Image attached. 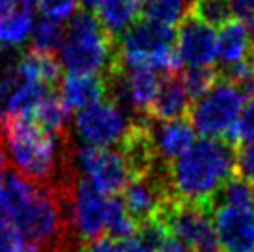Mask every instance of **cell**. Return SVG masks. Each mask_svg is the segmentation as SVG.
<instances>
[{
    "label": "cell",
    "mask_w": 254,
    "mask_h": 252,
    "mask_svg": "<svg viewBox=\"0 0 254 252\" xmlns=\"http://www.w3.org/2000/svg\"><path fill=\"white\" fill-rule=\"evenodd\" d=\"M0 139L13 171L30 182L58 188L74 178L67 135L56 137L34 119L11 115L0 121Z\"/></svg>",
    "instance_id": "1"
},
{
    "label": "cell",
    "mask_w": 254,
    "mask_h": 252,
    "mask_svg": "<svg viewBox=\"0 0 254 252\" xmlns=\"http://www.w3.org/2000/svg\"><path fill=\"white\" fill-rule=\"evenodd\" d=\"M238 147L225 139H198L169 165L171 195L212 210L221 186L236 173ZM213 211V210H212Z\"/></svg>",
    "instance_id": "2"
},
{
    "label": "cell",
    "mask_w": 254,
    "mask_h": 252,
    "mask_svg": "<svg viewBox=\"0 0 254 252\" xmlns=\"http://www.w3.org/2000/svg\"><path fill=\"white\" fill-rule=\"evenodd\" d=\"M58 63L67 74H95L102 78L117 65L115 39L102 28L93 11L80 9L72 15L58 50Z\"/></svg>",
    "instance_id": "3"
},
{
    "label": "cell",
    "mask_w": 254,
    "mask_h": 252,
    "mask_svg": "<svg viewBox=\"0 0 254 252\" xmlns=\"http://www.w3.org/2000/svg\"><path fill=\"white\" fill-rule=\"evenodd\" d=\"M117 65L123 69L175 74L180 62L175 52V30L163 24L139 19L119 35L115 43Z\"/></svg>",
    "instance_id": "4"
},
{
    "label": "cell",
    "mask_w": 254,
    "mask_h": 252,
    "mask_svg": "<svg viewBox=\"0 0 254 252\" xmlns=\"http://www.w3.org/2000/svg\"><path fill=\"white\" fill-rule=\"evenodd\" d=\"M13 226L28 245L60 247L69 241V230L60 206L58 193L52 188L37 186L36 193L9 215Z\"/></svg>",
    "instance_id": "5"
},
{
    "label": "cell",
    "mask_w": 254,
    "mask_h": 252,
    "mask_svg": "<svg viewBox=\"0 0 254 252\" xmlns=\"http://www.w3.org/2000/svg\"><path fill=\"white\" fill-rule=\"evenodd\" d=\"M245 100L247 98L236 85L219 78L204 97L190 104L188 121L195 133H200L204 139L228 141Z\"/></svg>",
    "instance_id": "6"
},
{
    "label": "cell",
    "mask_w": 254,
    "mask_h": 252,
    "mask_svg": "<svg viewBox=\"0 0 254 252\" xmlns=\"http://www.w3.org/2000/svg\"><path fill=\"white\" fill-rule=\"evenodd\" d=\"M69 161L74 173L82 175L95 191L104 196H117L130 182V169L117 148H95L78 145L69 148Z\"/></svg>",
    "instance_id": "7"
},
{
    "label": "cell",
    "mask_w": 254,
    "mask_h": 252,
    "mask_svg": "<svg viewBox=\"0 0 254 252\" xmlns=\"http://www.w3.org/2000/svg\"><path fill=\"white\" fill-rule=\"evenodd\" d=\"M135 125L139 123L130 119L112 100L104 98L97 104L76 112L72 121V132L80 145L95 148H119Z\"/></svg>",
    "instance_id": "8"
},
{
    "label": "cell",
    "mask_w": 254,
    "mask_h": 252,
    "mask_svg": "<svg viewBox=\"0 0 254 252\" xmlns=\"http://www.w3.org/2000/svg\"><path fill=\"white\" fill-rule=\"evenodd\" d=\"M154 219L162 221L191 252H219L213 211L210 208L171 198Z\"/></svg>",
    "instance_id": "9"
},
{
    "label": "cell",
    "mask_w": 254,
    "mask_h": 252,
    "mask_svg": "<svg viewBox=\"0 0 254 252\" xmlns=\"http://www.w3.org/2000/svg\"><path fill=\"white\" fill-rule=\"evenodd\" d=\"M175 52L188 69L212 67L215 62V30L190 15L175 34Z\"/></svg>",
    "instance_id": "10"
},
{
    "label": "cell",
    "mask_w": 254,
    "mask_h": 252,
    "mask_svg": "<svg viewBox=\"0 0 254 252\" xmlns=\"http://www.w3.org/2000/svg\"><path fill=\"white\" fill-rule=\"evenodd\" d=\"M147 130L156 161L163 167H169L195 143V130L186 117L175 121H148Z\"/></svg>",
    "instance_id": "11"
},
{
    "label": "cell",
    "mask_w": 254,
    "mask_h": 252,
    "mask_svg": "<svg viewBox=\"0 0 254 252\" xmlns=\"http://www.w3.org/2000/svg\"><path fill=\"white\" fill-rule=\"evenodd\" d=\"M213 228L219 247L225 252H254V210L215 208Z\"/></svg>",
    "instance_id": "12"
},
{
    "label": "cell",
    "mask_w": 254,
    "mask_h": 252,
    "mask_svg": "<svg viewBox=\"0 0 254 252\" xmlns=\"http://www.w3.org/2000/svg\"><path fill=\"white\" fill-rule=\"evenodd\" d=\"M190 110V97L186 93L182 76L165 74L158 82V91L148 110L150 121H175L186 117Z\"/></svg>",
    "instance_id": "13"
},
{
    "label": "cell",
    "mask_w": 254,
    "mask_h": 252,
    "mask_svg": "<svg viewBox=\"0 0 254 252\" xmlns=\"http://www.w3.org/2000/svg\"><path fill=\"white\" fill-rule=\"evenodd\" d=\"M60 97L69 112H80L106 98V82L95 74H65Z\"/></svg>",
    "instance_id": "14"
},
{
    "label": "cell",
    "mask_w": 254,
    "mask_h": 252,
    "mask_svg": "<svg viewBox=\"0 0 254 252\" xmlns=\"http://www.w3.org/2000/svg\"><path fill=\"white\" fill-rule=\"evenodd\" d=\"M15 72L24 84L43 85V87H54L60 82L62 67L52 54L41 52H24L15 60Z\"/></svg>",
    "instance_id": "15"
},
{
    "label": "cell",
    "mask_w": 254,
    "mask_h": 252,
    "mask_svg": "<svg viewBox=\"0 0 254 252\" xmlns=\"http://www.w3.org/2000/svg\"><path fill=\"white\" fill-rule=\"evenodd\" d=\"M251 54L245 22L232 19L223 24L215 34V60L221 67L241 62Z\"/></svg>",
    "instance_id": "16"
},
{
    "label": "cell",
    "mask_w": 254,
    "mask_h": 252,
    "mask_svg": "<svg viewBox=\"0 0 254 252\" xmlns=\"http://www.w3.org/2000/svg\"><path fill=\"white\" fill-rule=\"evenodd\" d=\"M139 15L141 6L137 0H99L95 6V17L113 39L139 21Z\"/></svg>",
    "instance_id": "17"
},
{
    "label": "cell",
    "mask_w": 254,
    "mask_h": 252,
    "mask_svg": "<svg viewBox=\"0 0 254 252\" xmlns=\"http://www.w3.org/2000/svg\"><path fill=\"white\" fill-rule=\"evenodd\" d=\"M30 119H34L43 130L56 135L65 137L67 135V123H69V110L65 108L60 93L49 89L41 95L37 104L32 110Z\"/></svg>",
    "instance_id": "18"
},
{
    "label": "cell",
    "mask_w": 254,
    "mask_h": 252,
    "mask_svg": "<svg viewBox=\"0 0 254 252\" xmlns=\"http://www.w3.org/2000/svg\"><path fill=\"white\" fill-rule=\"evenodd\" d=\"M34 15L28 9L13 7L0 17V50H15L30 39Z\"/></svg>",
    "instance_id": "19"
},
{
    "label": "cell",
    "mask_w": 254,
    "mask_h": 252,
    "mask_svg": "<svg viewBox=\"0 0 254 252\" xmlns=\"http://www.w3.org/2000/svg\"><path fill=\"white\" fill-rule=\"evenodd\" d=\"M193 2L195 0H147L143 4L141 15L147 21L173 28L180 26L193 13Z\"/></svg>",
    "instance_id": "20"
},
{
    "label": "cell",
    "mask_w": 254,
    "mask_h": 252,
    "mask_svg": "<svg viewBox=\"0 0 254 252\" xmlns=\"http://www.w3.org/2000/svg\"><path fill=\"white\" fill-rule=\"evenodd\" d=\"M228 206V208H241L253 210L254 206V186L253 182L245 180L241 175L234 173L219 189L212 200V210Z\"/></svg>",
    "instance_id": "21"
},
{
    "label": "cell",
    "mask_w": 254,
    "mask_h": 252,
    "mask_svg": "<svg viewBox=\"0 0 254 252\" xmlns=\"http://www.w3.org/2000/svg\"><path fill=\"white\" fill-rule=\"evenodd\" d=\"M65 37V28L64 24L49 19H39L34 22V28L30 34V45L34 52H41V54H52L60 50L62 43Z\"/></svg>",
    "instance_id": "22"
},
{
    "label": "cell",
    "mask_w": 254,
    "mask_h": 252,
    "mask_svg": "<svg viewBox=\"0 0 254 252\" xmlns=\"http://www.w3.org/2000/svg\"><path fill=\"white\" fill-rule=\"evenodd\" d=\"M135 234L134 221L128 217L125 204L119 196H110L106 206V236L110 239H127Z\"/></svg>",
    "instance_id": "23"
},
{
    "label": "cell",
    "mask_w": 254,
    "mask_h": 252,
    "mask_svg": "<svg viewBox=\"0 0 254 252\" xmlns=\"http://www.w3.org/2000/svg\"><path fill=\"white\" fill-rule=\"evenodd\" d=\"M191 15L212 28H221L234 19L228 0H195Z\"/></svg>",
    "instance_id": "24"
},
{
    "label": "cell",
    "mask_w": 254,
    "mask_h": 252,
    "mask_svg": "<svg viewBox=\"0 0 254 252\" xmlns=\"http://www.w3.org/2000/svg\"><path fill=\"white\" fill-rule=\"evenodd\" d=\"M219 80V72L213 67H200V69H188L184 72L182 82L190 100H198L212 89Z\"/></svg>",
    "instance_id": "25"
},
{
    "label": "cell",
    "mask_w": 254,
    "mask_h": 252,
    "mask_svg": "<svg viewBox=\"0 0 254 252\" xmlns=\"http://www.w3.org/2000/svg\"><path fill=\"white\" fill-rule=\"evenodd\" d=\"M254 141V97L247 98L243 110H241L238 123L234 126V132L230 135L228 143L232 145H247Z\"/></svg>",
    "instance_id": "26"
},
{
    "label": "cell",
    "mask_w": 254,
    "mask_h": 252,
    "mask_svg": "<svg viewBox=\"0 0 254 252\" xmlns=\"http://www.w3.org/2000/svg\"><path fill=\"white\" fill-rule=\"evenodd\" d=\"M39 9L43 19L64 24L78 11V0H39Z\"/></svg>",
    "instance_id": "27"
},
{
    "label": "cell",
    "mask_w": 254,
    "mask_h": 252,
    "mask_svg": "<svg viewBox=\"0 0 254 252\" xmlns=\"http://www.w3.org/2000/svg\"><path fill=\"white\" fill-rule=\"evenodd\" d=\"M236 173L241 175L245 180H249V182H254V141L238 147V154H236Z\"/></svg>",
    "instance_id": "28"
},
{
    "label": "cell",
    "mask_w": 254,
    "mask_h": 252,
    "mask_svg": "<svg viewBox=\"0 0 254 252\" xmlns=\"http://www.w3.org/2000/svg\"><path fill=\"white\" fill-rule=\"evenodd\" d=\"M24 249V239L13 223H0V252H21Z\"/></svg>",
    "instance_id": "29"
},
{
    "label": "cell",
    "mask_w": 254,
    "mask_h": 252,
    "mask_svg": "<svg viewBox=\"0 0 254 252\" xmlns=\"http://www.w3.org/2000/svg\"><path fill=\"white\" fill-rule=\"evenodd\" d=\"M115 251L117 252H156L152 247H148L143 239H139L137 236H130L127 239H121L115 243Z\"/></svg>",
    "instance_id": "30"
},
{
    "label": "cell",
    "mask_w": 254,
    "mask_h": 252,
    "mask_svg": "<svg viewBox=\"0 0 254 252\" xmlns=\"http://www.w3.org/2000/svg\"><path fill=\"white\" fill-rule=\"evenodd\" d=\"M80 252H117V251H115V241L110 239L108 236H102L99 239L82 243Z\"/></svg>",
    "instance_id": "31"
},
{
    "label": "cell",
    "mask_w": 254,
    "mask_h": 252,
    "mask_svg": "<svg viewBox=\"0 0 254 252\" xmlns=\"http://www.w3.org/2000/svg\"><path fill=\"white\" fill-rule=\"evenodd\" d=\"M156 252H191V251L184 245L180 239L175 238V236L169 232V234H167V238L163 239L162 245L158 247V251Z\"/></svg>",
    "instance_id": "32"
},
{
    "label": "cell",
    "mask_w": 254,
    "mask_h": 252,
    "mask_svg": "<svg viewBox=\"0 0 254 252\" xmlns=\"http://www.w3.org/2000/svg\"><path fill=\"white\" fill-rule=\"evenodd\" d=\"M65 245V243H64ZM64 245L60 247H39V245H26L21 252H62Z\"/></svg>",
    "instance_id": "33"
},
{
    "label": "cell",
    "mask_w": 254,
    "mask_h": 252,
    "mask_svg": "<svg viewBox=\"0 0 254 252\" xmlns=\"http://www.w3.org/2000/svg\"><path fill=\"white\" fill-rule=\"evenodd\" d=\"M245 28H247L249 47H251V52L254 54V15H251L247 21H245Z\"/></svg>",
    "instance_id": "34"
},
{
    "label": "cell",
    "mask_w": 254,
    "mask_h": 252,
    "mask_svg": "<svg viewBox=\"0 0 254 252\" xmlns=\"http://www.w3.org/2000/svg\"><path fill=\"white\" fill-rule=\"evenodd\" d=\"M6 165H7V158H6V152H4V147H2V139H0V188L4 184V178H6Z\"/></svg>",
    "instance_id": "35"
},
{
    "label": "cell",
    "mask_w": 254,
    "mask_h": 252,
    "mask_svg": "<svg viewBox=\"0 0 254 252\" xmlns=\"http://www.w3.org/2000/svg\"><path fill=\"white\" fill-rule=\"evenodd\" d=\"M15 6L22 7V9H28L32 11L36 6H39V0H15Z\"/></svg>",
    "instance_id": "36"
},
{
    "label": "cell",
    "mask_w": 254,
    "mask_h": 252,
    "mask_svg": "<svg viewBox=\"0 0 254 252\" xmlns=\"http://www.w3.org/2000/svg\"><path fill=\"white\" fill-rule=\"evenodd\" d=\"M15 7V0H0V17L6 15Z\"/></svg>",
    "instance_id": "37"
},
{
    "label": "cell",
    "mask_w": 254,
    "mask_h": 252,
    "mask_svg": "<svg viewBox=\"0 0 254 252\" xmlns=\"http://www.w3.org/2000/svg\"><path fill=\"white\" fill-rule=\"evenodd\" d=\"M7 219V210H6V202H4V196L0 193V223H6Z\"/></svg>",
    "instance_id": "38"
},
{
    "label": "cell",
    "mask_w": 254,
    "mask_h": 252,
    "mask_svg": "<svg viewBox=\"0 0 254 252\" xmlns=\"http://www.w3.org/2000/svg\"><path fill=\"white\" fill-rule=\"evenodd\" d=\"M97 2H99V0H78V4H82L84 9H89V11H91V7L97 6Z\"/></svg>",
    "instance_id": "39"
},
{
    "label": "cell",
    "mask_w": 254,
    "mask_h": 252,
    "mask_svg": "<svg viewBox=\"0 0 254 252\" xmlns=\"http://www.w3.org/2000/svg\"><path fill=\"white\" fill-rule=\"evenodd\" d=\"M251 6H253V11H254V0H251Z\"/></svg>",
    "instance_id": "40"
},
{
    "label": "cell",
    "mask_w": 254,
    "mask_h": 252,
    "mask_svg": "<svg viewBox=\"0 0 254 252\" xmlns=\"http://www.w3.org/2000/svg\"><path fill=\"white\" fill-rule=\"evenodd\" d=\"M137 2H147V0H137Z\"/></svg>",
    "instance_id": "41"
},
{
    "label": "cell",
    "mask_w": 254,
    "mask_h": 252,
    "mask_svg": "<svg viewBox=\"0 0 254 252\" xmlns=\"http://www.w3.org/2000/svg\"><path fill=\"white\" fill-rule=\"evenodd\" d=\"M219 252H221V251H219Z\"/></svg>",
    "instance_id": "42"
}]
</instances>
